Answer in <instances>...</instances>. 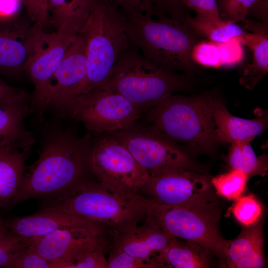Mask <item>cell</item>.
<instances>
[{
    "label": "cell",
    "instance_id": "cell-18",
    "mask_svg": "<svg viewBox=\"0 0 268 268\" xmlns=\"http://www.w3.org/2000/svg\"><path fill=\"white\" fill-rule=\"evenodd\" d=\"M26 92L0 105V146H10L30 152L35 141L24 120L33 110Z\"/></svg>",
    "mask_w": 268,
    "mask_h": 268
},
{
    "label": "cell",
    "instance_id": "cell-9",
    "mask_svg": "<svg viewBox=\"0 0 268 268\" xmlns=\"http://www.w3.org/2000/svg\"><path fill=\"white\" fill-rule=\"evenodd\" d=\"M41 25L33 23L28 29L27 56L24 71L34 85L31 103L42 117L44 100L48 83L76 37L54 31L47 32Z\"/></svg>",
    "mask_w": 268,
    "mask_h": 268
},
{
    "label": "cell",
    "instance_id": "cell-30",
    "mask_svg": "<svg viewBox=\"0 0 268 268\" xmlns=\"http://www.w3.org/2000/svg\"><path fill=\"white\" fill-rule=\"evenodd\" d=\"M191 57L195 64L218 68L221 67L219 43L210 41H198L193 47Z\"/></svg>",
    "mask_w": 268,
    "mask_h": 268
},
{
    "label": "cell",
    "instance_id": "cell-23",
    "mask_svg": "<svg viewBox=\"0 0 268 268\" xmlns=\"http://www.w3.org/2000/svg\"><path fill=\"white\" fill-rule=\"evenodd\" d=\"M200 246L187 241L182 243L174 238L156 258L159 268H204L208 267L206 253Z\"/></svg>",
    "mask_w": 268,
    "mask_h": 268
},
{
    "label": "cell",
    "instance_id": "cell-27",
    "mask_svg": "<svg viewBox=\"0 0 268 268\" xmlns=\"http://www.w3.org/2000/svg\"><path fill=\"white\" fill-rule=\"evenodd\" d=\"M261 244H263L261 227L256 223L247 227L235 240L230 243L226 258L228 267L234 268L241 258Z\"/></svg>",
    "mask_w": 268,
    "mask_h": 268
},
{
    "label": "cell",
    "instance_id": "cell-4",
    "mask_svg": "<svg viewBox=\"0 0 268 268\" xmlns=\"http://www.w3.org/2000/svg\"><path fill=\"white\" fill-rule=\"evenodd\" d=\"M79 32L86 41L87 72L67 105L78 96L98 88L121 55L132 44L127 32L126 15L103 0H97Z\"/></svg>",
    "mask_w": 268,
    "mask_h": 268
},
{
    "label": "cell",
    "instance_id": "cell-35",
    "mask_svg": "<svg viewBox=\"0 0 268 268\" xmlns=\"http://www.w3.org/2000/svg\"><path fill=\"white\" fill-rule=\"evenodd\" d=\"M28 245L8 232L0 235V268L4 266L18 251Z\"/></svg>",
    "mask_w": 268,
    "mask_h": 268
},
{
    "label": "cell",
    "instance_id": "cell-36",
    "mask_svg": "<svg viewBox=\"0 0 268 268\" xmlns=\"http://www.w3.org/2000/svg\"><path fill=\"white\" fill-rule=\"evenodd\" d=\"M33 23L46 29L49 24L47 0H22Z\"/></svg>",
    "mask_w": 268,
    "mask_h": 268
},
{
    "label": "cell",
    "instance_id": "cell-11",
    "mask_svg": "<svg viewBox=\"0 0 268 268\" xmlns=\"http://www.w3.org/2000/svg\"><path fill=\"white\" fill-rule=\"evenodd\" d=\"M120 141L149 176L179 169H188V156L173 143L157 135L147 127L135 123L109 133Z\"/></svg>",
    "mask_w": 268,
    "mask_h": 268
},
{
    "label": "cell",
    "instance_id": "cell-14",
    "mask_svg": "<svg viewBox=\"0 0 268 268\" xmlns=\"http://www.w3.org/2000/svg\"><path fill=\"white\" fill-rule=\"evenodd\" d=\"M87 72L86 41L79 32L48 83L44 100L45 110L52 106L60 112L82 83Z\"/></svg>",
    "mask_w": 268,
    "mask_h": 268
},
{
    "label": "cell",
    "instance_id": "cell-28",
    "mask_svg": "<svg viewBox=\"0 0 268 268\" xmlns=\"http://www.w3.org/2000/svg\"><path fill=\"white\" fill-rule=\"evenodd\" d=\"M249 176L245 172L234 169L214 177L211 183L217 193L228 200H236L245 189Z\"/></svg>",
    "mask_w": 268,
    "mask_h": 268
},
{
    "label": "cell",
    "instance_id": "cell-24",
    "mask_svg": "<svg viewBox=\"0 0 268 268\" xmlns=\"http://www.w3.org/2000/svg\"><path fill=\"white\" fill-rule=\"evenodd\" d=\"M185 21L197 35L217 43L237 39L245 32L242 27L232 21L199 14L194 17L188 14Z\"/></svg>",
    "mask_w": 268,
    "mask_h": 268
},
{
    "label": "cell",
    "instance_id": "cell-12",
    "mask_svg": "<svg viewBox=\"0 0 268 268\" xmlns=\"http://www.w3.org/2000/svg\"><path fill=\"white\" fill-rule=\"evenodd\" d=\"M209 184L204 176L188 169L149 176L140 188L152 202L160 204L201 206L211 205Z\"/></svg>",
    "mask_w": 268,
    "mask_h": 268
},
{
    "label": "cell",
    "instance_id": "cell-33",
    "mask_svg": "<svg viewBox=\"0 0 268 268\" xmlns=\"http://www.w3.org/2000/svg\"><path fill=\"white\" fill-rule=\"evenodd\" d=\"M107 259L106 268H155L151 263L134 257L124 252L112 248Z\"/></svg>",
    "mask_w": 268,
    "mask_h": 268
},
{
    "label": "cell",
    "instance_id": "cell-41",
    "mask_svg": "<svg viewBox=\"0 0 268 268\" xmlns=\"http://www.w3.org/2000/svg\"><path fill=\"white\" fill-rule=\"evenodd\" d=\"M263 244L255 248L248 255L241 258L234 266L236 268H261L265 264Z\"/></svg>",
    "mask_w": 268,
    "mask_h": 268
},
{
    "label": "cell",
    "instance_id": "cell-16",
    "mask_svg": "<svg viewBox=\"0 0 268 268\" xmlns=\"http://www.w3.org/2000/svg\"><path fill=\"white\" fill-rule=\"evenodd\" d=\"M111 247L159 268L156 257L175 238L153 226L147 219L113 235Z\"/></svg>",
    "mask_w": 268,
    "mask_h": 268
},
{
    "label": "cell",
    "instance_id": "cell-17",
    "mask_svg": "<svg viewBox=\"0 0 268 268\" xmlns=\"http://www.w3.org/2000/svg\"><path fill=\"white\" fill-rule=\"evenodd\" d=\"M209 100L216 141L231 143L242 140L252 141L263 133L268 126L267 117L262 110H257L256 118L246 119L232 115L219 100L210 97Z\"/></svg>",
    "mask_w": 268,
    "mask_h": 268
},
{
    "label": "cell",
    "instance_id": "cell-43",
    "mask_svg": "<svg viewBox=\"0 0 268 268\" xmlns=\"http://www.w3.org/2000/svg\"><path fill=\"white\" fill-rule=\"evenodd\" d=\"M7 232L4 221L0 219V235Z\"/></svg>",
    "mask_w": 268,
    "mask_h": 268
},
{
    "label": "cell",
    "instance_id": "cell-21",
    "mask_svg": "<svg viewBox=\"0 0 268 268\" xmlns=\"http://www.w3.org/2000/svg\"><path fill=\"white\" fill-rule=\"evenodd\" d=\"M97 0H47L49 24L56 32L76 35L85 25Z\"/></svg>",
    "mask_w": 268,
    "mask_h": 268
},
{
    "label": "cell",
    "instance_id": "cell-39",
    "mask_svg": "<svg viewBox=\"0 0 268 268\" xmlns=\"http://www.w3.org/2000/svg\"><path fill=\"white\" fill-rule=\"evenodd\" d=\"M117 7L125 14L144 13L152 15L150 0H103Z\"/></svg>",
    "mask_w": 268,
    "mask_h": 268
},
{
    "label": "cell",
    "instance_id": "cell-22",
    "mask_svg": "<svg viewBox=\"0 0 268 268\" xmlns=\"http://www.w3.org/2000/svg\"><path fill=\"white\" fill-rule=\"evenodd\" d=\"M29 153L10 146H0V210L13 206Z\"/></svg>",
    "mask_w": 268,
    "mask_h": 268
},
{
    "label": "cell",
    "instance_id": "cell-32",
    "mask_svg": "<svg viewBox=\"0 0 268 268\" xmlns=\"http://www.w3.org/2000/svg\"><path fill=\"white\" fill-rule=\"evenodd\" d=\"M182 0H150L152 15L156 17L184 21L188 14Z\"/></svg>",
    "mask_w": 268,
    "mask_h": 268
},
{
    "label": "cell",
    "instance_id": "cell-25",
    "mask_svg": "<svg viewBox=\"0 0 268 268\" xmlns=\"http://www.w3.org/2000/svg\"><path fill=\"white\" fill-rule=\"evenodd\" d=\"M222 19L241 23L249 17L268 22V0H216Z\"/></svg>",
    "mask_w": 268,
    "mask_h": 268
},
{
    "label": "cell",
    "instance_id": "cell-6",
    "mask_svg": "<svg viewBox=\"0 0 268 268\" xmlns=\"http://www.w3.org/2000/svg\"><path fill=\"white\" fill-rule=\"evenodd\" d=\"M209 98L171 94L148 110L147 128L172 143L209 150L216 140Z\"/></svg>",
    "mask_w": 268,
    "mask_h": 268
},
{
    "label": "cell",
    "instance_id": "cell-15",
    "mask_svg": "<svg viewBox=\"0 0 268 268\" xmlns=\"http://www.w3.org/2000/svg\"><path fill=\"white\" fill-rule=\"evenodd\" d=\"M4 222L7 232L28 245L34 240L59 229L74 226L102 228L101 225L79 216L43 209L33 214L14 217Z\"/></svg>",
    "mask_w": 268,
    "mask_h": 268
},
{
    "label": "cell",
    "instance_id": "cell-10",
    "mask_svg": "<svg viewBox=\"0 0 268 268\" xmlns=\"http://www.w3.org/2000/svg\"><path fill=\"white\" fill-rule=\"evenodd\" d=\"M88 163L99 182L121 190L137 193L149 177L129 150L110 134L91 143Z\"/></svg>",
    "mask_w": 268,
    "mask_h": 268
},
{
    "label": "cell",
    "instance_id": "cell-19",
    "mask_svg": "<svg viewBox=\"0 0 268 268\" xmlns=\"http://www.w3.org/2000/svg\"><path fill=\"white\" fill-rule=\"evenodd\" d=\"M241 23L245 32L237 39L250 50L252 60L244 70L240 83L252 89L268 72V22L247 19Z\"/></svg>",
    "mask_w": 268,
    "mask_h": 268
},
{
    "label": "cell",
    "instance_id": "cell-40",
    "mask_svg": "<svg viewBox=\"0 0 268 268\" xmlns=\"http://www.w3.org/2000/svg\"><path fill=\"white\" fill-rule=\"evenodd\" d=\"M23 6L22 0H0V25L18 20Z\"/></svg>",
    "mask_w": 268,
    "mask_h": 268
},
{
    "label": "cell",
    "instance_id": "cell-38",
    "mask_svg": "<svg viewBox=\"0 0 268 268\" xmlns=\"http://www.w3.org/2000/svg\"><path fill=\"white\" fill-rule=\"evenodd\" d=\"M183 7L194 11L196 14L215 19L220 16L216 0H182Z\"/></svg>",
    "mask_w": 268,
    "mask_h": 268
},
{
    "label": "cell",
    "instance_id": "cell-34",
    "mask_svg": "<svg viewBox=\"0 0 268 268\" xmlns=\"http://www.w3.org/2000/svg\"><path fill=\"white\" fill-rule=\"evenodd\" d=\"M243 45L236 39L219 43L221 67L234 66L244 57Z\"/></svg>",
    "mask_w": 268,
    "mask_h": 268
},
{
    "label": "cell",
    "instance_id": "cell-3",
    "mask_svg": "<svg viewBox=\"0 0 268 268\" xmlns=\"http://www.w3.org/2000/svg\"><path fill=\"white\" fill-rule=\"evenodd\" d=\"M125 15L131 41L147 60L173 73L195 67L191 52L200 40L185 21L154 18L144 13Z\"/></svg>",
    "mask_w": 268,
    "mask_h": 268
},
{
    "label": "cell",
    "instance_id": "cell-1",
    "mask_svg": "<svg viewBox=\"0 0 268 268\" xmlns=\"http://www.w3.org/2000/svg\"><path fill=\"white\" fill-rule=\"evenodd\" d=\"M46 132L37 160L26 167L13 206L25 200L57 197L74 188L83 171L91 145L57 126Z\"/></svg>",
    "mask_w": 268,
    "mask_h": 268
},
{
    "label": "cell",
    "instance_id": "cell-5",
    "mask_svg": "<svg viewBox=\"0 0 268 268\" xmlns=\"http://www.w3.org/2000/svg\"><path fill=\"white\" fill-rule=\"evenodd\" d=\"M185 85L182 76L158 67L132 43L98 88L124 96L143 111L154 107Z\"/></svg>",
    "mask_w": 268,
    "mask_h": 268
},
{
    "label": "cell",
    "instance_id": "cell-31",
    "mask_svg": "<svg viewBox=\"0 0 268 268\" xmlns=\"http://www.w3.org/2000/svg\"><path fill=\"white\" fill-rule=\"evenodd\" d=\"M50 268V262L27 245L16 252L3 268Z\"/></svg>",
    "mask_w": 268,
    "mask_h": 268
},
{
    "label": "cell",
    "instance_id": "cell-29",
    "mask_svg": "<svg viewBox=\"0 0 268 268\" xmlns=\"http://www.w3.org/2000/svg\"><path fill=\"white\" fill-rule=\"evenodd\" d=\"M231 207L235 218L248 227L257 223L262 214L261 203L253 195L240 197Z\"/></svg>",
    "mask_w": 268,
    "mask_h": 268
},
{
    "label": "cell",
    "instance_id": "cell-42",
    "mask_svg": "<svg viewBox=\"0 0 268 268\" xmlns=\"http://www.w3.org/2000/svg\"><path fill=\"white\" fill-rule=\"evenodd\" d=\"M26 92L11 86L4 82L0 77V105Z\"/></svg>",
    "mask_w": 268,
    "mask_h": 268
},
{
    "label": "cell",
    "instance_id": "cell-8",
    "mask_svg": "<svg viewBox=\"0 0 268 268\" xmlns=\"http://www.w3.org/2000/svg\"><path fill=\"white\" fill-rule=\"evenodd\" d=\"M142 112L124 96L98 88L72 99L61 114L81 122L90 132L101 134L132 126Z\"/></svg>",
    "mask_w": 268,
    "mask_h": 268
},
{
    "label": "cell",
    "instance_id": "cell-26",
    "mask_svg": "<svg viewBox=\"0 0 268 268\" xmlns=\"http://www.w3.org/2000/svg\"><path fill=\"white\" fill-rule=\"evenodd\" d=\"M251 141L246 140L231 143L228 162L232 169L242 171L248 176L262 175L267 170L266 158L256 156Z\"/></svg>",
    "mask_w": 268,
    "mask_h": 268
},
{
    "label": "cell",
    "instance_id": "cell-7",
    "mask_svg": "<svg viewBox=\"0 0 268 268\" xmlns=\"http://www.w3.org/2000/svg\"><path fill=\"white\" fill-rule=\"evenodd\" d=\"M147 220L176 238L195 243L222 259L230 244L218 230V217L211 205L183 206L160 204L150 201Z\"/></svg>",
    "mask_w": 268,
    "mask_h": 268
},
{
    "label": "cell",
    "instance_id": "cell-2",
    "mask_svg": "<svg viewBox=\"0 0 268 268\" xmlns=\"http://www.w3.org/2000/svg\"><path fill=\"white\" fill-rule=\"evenodd\" d=\"M150 201L138 193L98 183H80L43 209L67 213L110 228L113 235L145 219Z\"/></svg>",
    "mask_w": 268,
    "mask_h": 268
},
{
    "label": "cell",
    "instance_id": "cell-37",
    "mask_svg": "<svg viewBox=\"0 0 268 268\" xmlns=\"http://www.w3.org/2000/svg\"><path fill=\"white\" fill-rule=\"evenodd\" d=\"M107 259L104 252L93 250L77 257L70 264V268H106Z\"/></svg>",
    "mask_w": 268,
    "mask_h": 268
},
{
    "label": "cell",
    "instance_id": "cell-20",
    "mask_svg": "<svg viewBox=\"0 0 268 268\" xmlns=\"http://www.w3.org/2000/svg\"><path fill=\"white\" fill-rule=\"evenodd\" d=\"M31 25L19 20L0 25V72L17 75L24 71L27 36Z\"/></svg>",
    "mask_w": 268,
    "mask_h": 268
},
{
    "label": "cell",
    "instance_id": "cell-13",
    "mask_svg": "<svg viewBox=\"0 0 268 268\" xmlns=\"http://www.w3.org/2000/svg\"><path fill=\"white\" fill-rule=\"evenodd\" d=\"M106 238L102 228L74 226L56 230L28 245L45 259L57 261L59 268H70L71 263L81 254L93 250L104 252Z\"/></svg>",
    "mask_w": 268,
    "mask_h": 268
}]
</instances>
